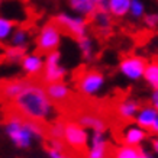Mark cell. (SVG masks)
Wrapping results in <instances>:
<instances>
[{"instance_id": "6da1fadb", "label": "cell", "mask_w": 158, "mask_h": 158, "mask_svg": "<svg viewBox=\"0 0 158 158\" xmlns=\"http://www.w3.org/2000/svg\"><path fill=\"white\" fill-rule=\"evenodd\" d=\"M12 107L13 112H16L22 118L35 120L42 125L58 119L57 105L51 102L42 83L34 80H28L23 90L12 102Z\"/></svg>"}, {"instance_id": "7a4b0ae2", "label": "cell", "mask_w": 158, "mask_h": 158, "mask_svg": "<svg viewBox=\"0 0 158 158\" xmlns=\"http://www.w3.org/2000/svg\"><path fill=\"white\" fill-rule=\"evenodd\" d=\"M5 134L18 149H29L35 141H42L47 136V126L35 120H29L10 112L5 119Z\"/></svg>"}, {"instance_id": "3957f363", "label": "cell", "mask_w": 158, "mask_h": 158, "mask_svg": "<svg viewBox=\"0 0 158 158\" xmlns=\"http://www.w3.org/2000/svg\"><path fill=\"white\" fill-rule=\"evenodd\" d=\"M89 139L90 132L86 128H83L77 120H65L62 134V142L65 148L74 154H84L89 145Z\"/></svg>"}, {"instance_id": "277c9868", "label": "cell", "mask_w": 158, "mask_h": 158, "mask_svg": "<svg viewBox=\"0 0 158 158\" xmlns=\"http://www.w3.org/2000/svg\"><path fill=\"white\" fill-rule=\"evenodd\" d=\"M61 42H62V31L54 20L45 22L39 28L36 38H35L36 51L41 54H48L60 49Z\"/></svg>"}, {"instance_id": "5b68a950", "label": "cell", "mask_w": 158, "mask_h": 158, "mask_svg": "<svg viewBox=\"0 0 158 158\" xmlns=\"http://www.w3.org/2000/svg\"><path fill=\"white\" fill-rule=\"evenodd\" d=\"M54 22L60 26L62 32L68 34L74 39L83 38L89 35V28H90V22L87 18L78 16L74 13H68V12H60L55 15Z\"/></svg>"}, {"instance_id": "8992f818", "label": "cell", "mask_w": 158, "mask_h": 158, "mask_svg": "<svg viewBox=\"0 0 158 158\" xmlns=\"http://www.w3.org/2000/svg\"><path fill=\"white\" fill-rule=\"evenodd\" d=\"M106 86V76L100 70L89 68L77 77L76 87L78 93L86 97H94L100 93Z\"/></svg>"}, {"instance_id": "52a82bcc", "label": "cell", "mask_w": 158, "mask_h": 158, "mask_svg": "<svg viewBox=\"0 0 158 158\" xmlns=\"http://www.w3.org/2000/svg\"><path fill=\"white\" fill-rule=\"evenodd\" d=\"M61 58L62 55L60 52V49L45 54V57H44V61H45L44 62V70H42V74H41V83L44 86L49 84V83L64 81L65 80L68 70L62 64Z\"/></svg>"}, {"instance_id": "ba28073f", "label": "cell", "mask_w": 158, "mask_h": 158, "mask_svg": "<svg viewBox=\"0 0 158 158\" xmlns=\"http://www.w3.org/2000/svg\"><path fill=\"white\" fill-rule=\"evenodd\" d=\"M147 60L141 55H126L119 61L118 70L120 76L129 81H139L144 77V71L147 67Z\"/></svg>"}, {"instance_id": "9c48e42d", "label": "cell", "mask_w": 158, "mask_h": 158, "mask_svg": "<svg viewBox=\"0 0 158 158\" xmlns=\"http://www.w3.org/2000/svg\"><path fill=\"white\" fill-rule=\"evenodd\" d=\"M112 148L107 132H90L84 158H110Z\"/></svg>"}, {"instance_id": "30bf717a", "label": "cell", "mask_w": 158, "mask_h": 158, "mask_svg": "<svg viewBox=\"0 0 158 158\" xmlns=\"http://www.w3.org/2000/svg\"><path fill=\"white\" fill-rule=\"evenodd\" d=\"M149 136L148 131L142 129L141 126L135 123H128L123 129L120 131L119 139L120 144L125 145H131V147H142V145L147 142V139Z\"/></svg>"}, {"instance_id": "8fae6325", "label": "cell", "mask_w": 158, "mask_h": 158, "mask_svg": "<svg viewBox=\"0 0 158 158\" xmlns=\"http://www.w3.org/2000/svg\"><path fill=\"white\" fill-rule=\"evenodd\" d=\"M44 55L38 51H34V52H26L23 55V58L20 60L19 65L22 68L25 76L31 77H38L42 74V70H44Z\"/></svg>"}, {"instance_id": "7c38bea8", "label": "cell", "mask_w": 158, "mask_h": 158, "mask_svg": "<svg viewBox=\"0 0 158 158\" xmlns=\"http://www.w3.org/2000/svg\"><path fill=\"white\" fill-rule=\"evenodd\" d=\"M76 120L89 132H107L109 129L107 120L96 112H81L77 115Z\"/></svg>"}, {"instance_id": "4fadbf2b", "label": "cell", "mask_w": 158, "mask_h": 158, "mask_svg": "<svg viewBox=\"0 0 158 158\" xmlns=\"http://www.w3.org/2000/svg\"><path fill=\"white\" fill-rule=\"evenodd\" d=\"M45 91L48 97L51 99L54 105H62V103H67L71 99V87L68 86V83L65 81H55V83H49L45 84Z\"/></svg>"}, {"instance_id": "5bb4252c", "label": "cell", "mask_w": 158, "mask_h": 158, "mask_svg": "<svg viewBox=\"0 0 158 158\" xmlns=\"http://www.w3.org/2000/svg\"><path fill=\"white\" fill-rule=\"evenodd\" d=\"M141 103L139 100L134 99V97H123L122 100H119L115 106V113L120 120L123 122H131L135 119V116L138 113Z\"/></svg>"}, {"instance_id": "9a60e30c", "label": "cell", "mask_w": 158, "mask_h": 158, "mask_svg": "<svg viewBox=\"0 0 158 158\" xmlns=\"http://www.w3.org/2000/svg\"><path fill=\"white\" fill-rule=\"evenodd\" d=\"M65 3H67L68 9L74 15L83 16V18H87V19H90L91 16L97 12L94 0H65Z\"/></svg>"}, {"instance_id": "2e32d148", "label": "cell", "mask_w": 158, "mask_h": 158, "mask_svg": "<svg viewBox=\"0 0 158 158\" xmlns=\"http://www.w3.org/2000/svg\"><path fill=\"white\" fill-rule=\"evenodd\" d=\"M28 80H20V78H15V80H9V81L0 84V97L6 102L15 100V97L23 90V87L26 86Z\"/></svg>"}, {"instance_id": "e0dca14e", "label": "cell", "mask_w": 158, "mask_h": 158, "mask_svg": "<svg viewBox=\"0 0 158 158\" xmlns=\"http://www.w3.org/2000/svg\"><path fill=\"white\" fill-rule=\"evenodd\" d=\"M157 115H158V112L151 105H141L138 113H136V116H135V119H134V123L149 132L152 123L155 122Z\"/></svg>"}, {"instance_id": "ac0fdd59", "label": "cell", "mask_w": 158, "mask_h": 158, "mask_svg": "<svg viewBox=\"0 0 158 158\" xmlns=\"http://www.w3.org/2000/svg\"><path fill=\"white\" fill-rule=\"evenodd\" d=\"M93 20L94 26L97 28V31L100 32L103 36H107L112 31V26H113V18L110 16L109 12H103V10H97L96 13L90 18Z\"/></svg>"}, {"instance_id": "d6986e66", "label": "cell", "mask_w": 158, "mask_h": 158, "mask_svg": "<svg viewBox=\"0 0 158 158\" xmlns=\"http://www.w3.org/2000/svg\"><path fill=\"white\" fill-rule=\"evenodd\" d=\"M77 42V48H78V52L81 55V60L86 62H91L94 60V55H96V48H94V41L90 35H86L83 38L76 39Z\"/></svg>"}, {"instance_id": "ffe728a7", "label": "cell", "mask_w": 158, "mask_h": 158, "mask_svg": "<svg viewBox=\"0 0 158 158\" xmlns=\"http://www.w3.org/2000/svg\"><path fill=\"white\" fill-rule=\"evenodd\" d=\"M131 0H109L107 12L113 19H123L128 16Z\"/></svg>"}, {"instance_id": "44dd1931", "label": "cell", "mask_w": 158, "mask_h": 158, "mask_svg": "<svg viewBox=\"0 0 158 158\" xmlns=\"http://www.w3.org/2000/svg\"><path fill=\"white\" fill-rule=\"evenodd\" d=\"M29 42H31V32L28 28H23V26L15 28L13 34L9 38V44L12 47H19V48L26 49Z\"/></svg>"}, {"instance_id": "7402d4cb", "label": "cell", "mask_w": 158, "mask_h": 158, "mask_svg": "<svg viewBox=\"0 0 158 158\" xmlns=\"http://www.w3.org/2000/svg\"><path fill=\"white\" fill-rule=\"evenodd\" d=\"M142 152V147H131V145L119 144L112 148L110 158H138Z\"/></svg>"}, {"instance_id": "603a6c76", "label": "cell", "mask_w": 158, "mask_h": 158, "mask_svg": "<svg viewBox=\"0 0 158 158\" xmlns=\"http://www.w3.org/2000/svg\"><path fill=\"white\" fill-rule=\"evenodd\" d=\"M142 80L152 90H158V60H152V61L147 62Z\"/></svg>"}, {"instance_id": "cb8c5ba5", "label": "cell", "mask_w": 158, "mask_h": 158, "mask_svg": "<svg viewBox=\"0 0 158 158\" xmlns=\"http://www.w3.org/2000/svg\"><path fill=\"white\" fill-rule=\"evenodd\" d=\"M28 52L25 48H19V47H6L5 51H3V55L2 58L5 60L6 62H9V64H19L20 60L23 58V55Z\"/></svg>"}, {"instance_id": "d4e9b609", "label": "cell", "mask_w": 158, "mask_h": 158, "mask_svg": "<svg viewBox=\"0 0 158 158\" xmlns=\"http://www.w3.org/2000/svg\"><path fill=\"white\" fill-rule=\"evenodd\" d=\"M15 28H16V22L13 19H9L6 16H0V44H5L9 41Z\"/></svg>"}, {"instance_id": "484cf974", "label": "cell", "mask_w": 158, "mask_h": 158, "mask_svg": "<svg viewBox=\"0 0 158 158\" xmlns=\"http://www.w3.org/2000/svg\"><path fill=\"white\" fill-rule=\"evenodd\" d=\"M147 13V5H145L144 0H131V6H129V16L132 20H141Z\"/></svg>"}, {"instance_id": "4316f807", "label": "cell", "mask_w": 158, "mask_h": 158, "mask_svg": "<svg viewBox=\"0 0 158 158\" xmlns=\"http://www.w3.org/2000/svg\"><path fill=\"white\" fill-rule=\"evenodd\" d=\"M64 126H65V120L62 119H55L52 122H49L48 126H47V136H48V139H62Z\"/></svg>"}, {"instance_id": "83f0119b", "label": "cell", "mask_w": 158, "mask_h": 158, "mask_svg": "<svg viewBox=\"0 0 158 158\" xmlns=\"http://www.w3.org/2000/svg\"><path fill=\"white\" fill-rule=\"evenodd\" d=\"M144 25L149 29H157L158 28V12H149L145 13V16L142 18Z\"/></svg>"}, {"instance_id": "f1b7e54d", "label": "cell", "mask_w": 158, "mask_h": 158, "mask_svg": "<svg viewBox=\"0 0 158 158\" xmlns=\"http://www.w3.org/2000/svg\"><path fill=\"white\" fill-rule=\"evenodd\" d=\"M47 155L49 158H76L73 154H68L67 151H57V149L47 148Z\"/></svg>"}, {"instance_id": "f546056e", "label": "cell", "mask_w": 158, "mask_h": 158, "mask_svg": "<svg viewBox=\"0 0 158 158\" xmlns=\"http://www.w3.org/2000/svg\"><path fill=\"white\" fill-rule=\"evenodd\" d=\"M48 148L57 149V151H67L62 139H48Z\"/></svg>"}, {"instance_id": "4dcf8cb0", "label": "cell", "mask_w": 158, "mask_h": 158, "mask_svg": "<svg viewBox=\"0 0 158 158\" xmlns=\"http://www.w3.org/2000/svg\"><path fill=\"white\" fill-rule=\"evenodd\" d=\"M149 149L154 157L158 158V136H152L149 139Z\"/></svg>"}, {"instance_id": "1f68e13d", "label": "cell", "mask_w": 158, "mask_h": 158, "mask_svg": "<svg viewBox=\"0 0 158 158\" xmlns=\"http://www.w3.org/2000/svg\"><path fill=\"white\" fill-rule=\"evenodd\" d=\"M149 105L158 112V90H152L151 96H149Z\"/></svg>"}, {"instance_id": "d6a6232c", "label": "cell", "mask_w": 158, "mask_h": 158, "mask_svg": "<svg viewBox=\"0 0 158 158\" xmlns=\"http://www.w3.org/2000/svg\"><path fill=\"white\" fill-rule=\"evenodd\" d=\"M94 3H96L97 10L107 12V5H109V0H94Z\"/></svg>"}, {"instance_id": "836d02e7", "label": "cell", "mask_w": 158, "mask_h": 158, "mask_svg": "<svg viewBox=\"0 0 158 158\" xmlns=\"http://www.w3.org/2000/svg\"><path fill=\"white\" fill-rule=\"evenodd\" d=\"M149 132H152L154 136H158V115H157V118H155V122L152 123V126H151Z\"/></svg>"}, {"instance_id": "e575fe53", "label": "cell", "mask_w": 158, "mask_h": 158, "mask_svg": "<svg viewBox=\"0 0 158 158\" xmlns=\"http://www.w3.org/2000/svg\"><path fill=\"white\" fill-rule=\"evenodd\" d=\"M138 158H155V157H154V155H152L151 152H149V151H145V149L142 148V152L139 154V157H138Z\"/></svg>"}, {"instance_id": "d590c367", "label": "cell", "mask_w": 158, "mask_h": 158, "mask_svg": "<svg viewBox=\"0 0 158 158\" xmlns=\"http://www.w3.org/2000/svg\"><path fill=\"white\" fill-rule=\"evenodd\" d=\"M0 61H2V54H0Z\"/></svg>"}, {"instance_id": "8d00e7d4", "label": "cell", "mask_w": 158, "mask_h": 158, "mask_svg": "<svg viewBox=\"0 0 158 158\" xmlns=\"http://www.w3.org/2000/svg\"><path fill=\"white\" fill-rule=\"evenodd\" d=\"M45 2H51V0H45Z\"/></svg>"}, {"instance_id": "74e56055", "label": "cell", "mask_w": 158, "mask_h": 158, "mask_svg": "<svg viewBox=\"0 0 158 158\" xmlns=\"http://www.w3.org/2000/svg\"><path fill=\"white\" fill-rule=\"evenodd\" d=\"M0 2H2V0H0Z\"/></svg>"}, {"instance_id": "f35d334b", "label": "cell", "mask_w": 158, "mask_h": 158, "mask_svg": "<svg viewBox=\"0 0 158 158\" xmlns=\"http://www.w3.org/2000/svg\"><path fill=\"white\" fill-rule=\"evenodd\" d=\"M155 158H157V157H155Z\"/></svg>"}]
</instances>
